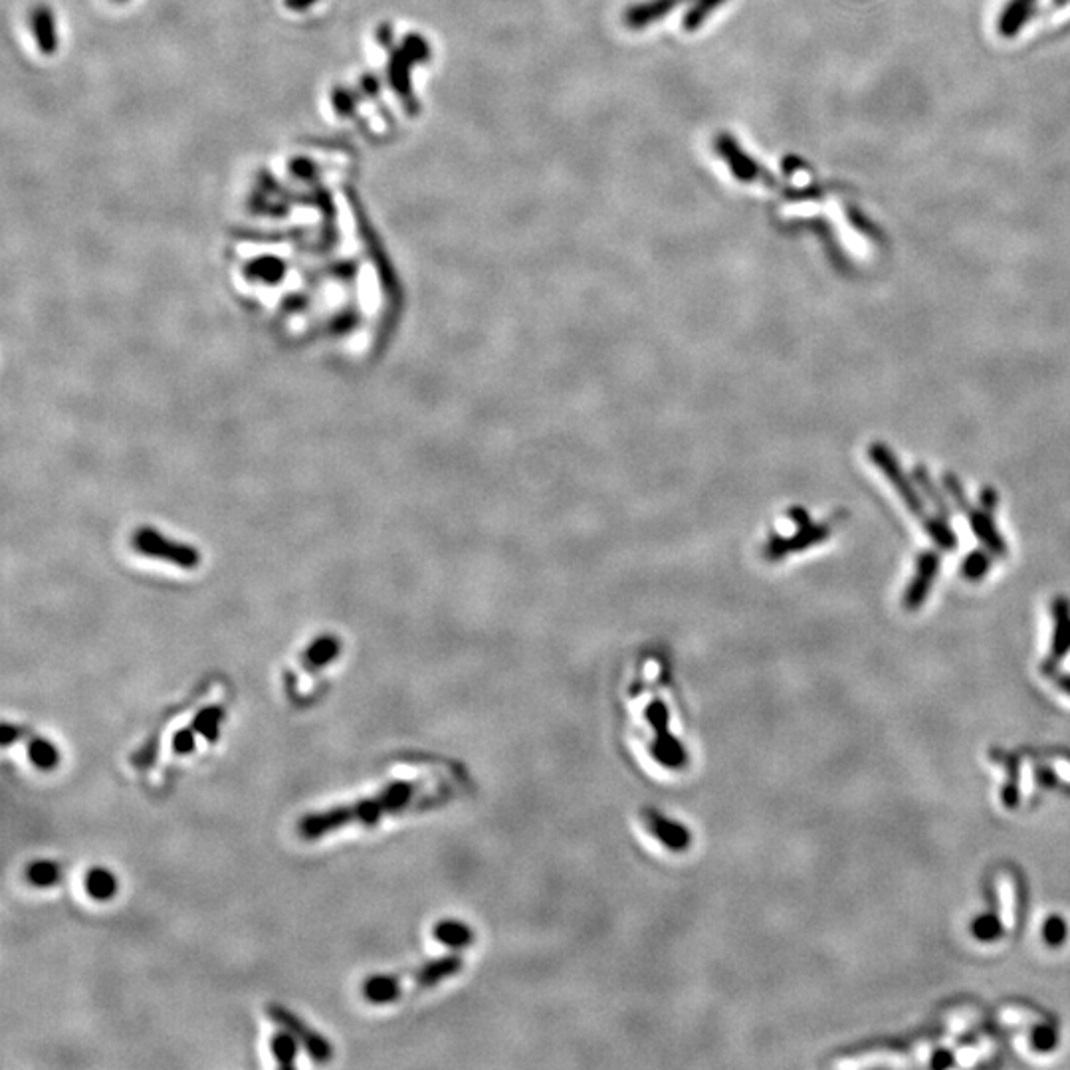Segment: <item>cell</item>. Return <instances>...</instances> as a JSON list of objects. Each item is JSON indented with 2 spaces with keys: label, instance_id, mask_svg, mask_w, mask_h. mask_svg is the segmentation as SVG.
<instances>
[{
  "label": "cell",
  "instance_id": "cell-1",
  "mask_svg": "<svg viewBox=\"0 0 1070 1070\" xmlns=\"http://www.w3.org/2000/svg\"><path fill=\"white\" fill-rule=\"evenodd\" d=\"M421 791V781H393L373 797L306 815L298 825V833L306 841H318L347 825H375L385 815H395L415 807Z\"/></svg>",
  "mask_w": 1070,
  "mask_h": 1070
},
{
  "label": "cell",
  "instance_id": "cell-2",
  "mask_svg": "<svg viewBox=\"0 0 1070 1070\" xmlns=\"http://www.w3.org/2000/svg\"><path fill=\"white\" fill-rule=\"evenodd\" d=\"M868 456L870 460L878 466V470L890 480L892 488L898 492V496L902 498V502L908 506V510L918 518V520H926L928 514H926V506H924V500L922 496L916 492L914 484L906 478V474L902 472L896 456L892 454L890 448H886L884 444H872L868 448Z\"/></svg>",
  "mask_w": 1070,
  "mask_h": 1070
},
{
  "label": "cell",
  "instance_id": "cell-3",
  "mask_svg": "<svg viewBox=\"0 0 1070 1070\" xmlns=\"http://www.w3.org/2000/svg\"><path fill=\"white\" fill-rule=\"evenodd\" d=\"M646 718L654 730V744H652L654 757L670 769L682 767L686 763V751L674 740V736L668 730L666 706L660 700H652L646 708Z\"/></svg>",
  "mask_w": 1070,
  "mask_h": 1070
},
{
  "label": "cell",
  "instance_id": "cell-4",
  "mask_svg": "<svg viewBox=\"0 0 1070 1070\" xmlns=\"http://www.w3.org/2000/svg\"><path fill=\"white\" fill-rule=\"evenodd\" d=\"M266 1013L268 1017L278 1023L282 1029H286L288 1033H292L296 1037L298 1043L304 1045V1049L308 1051V1055L316 1061V1063H327L331 1057H333V1049L331 1045L325 1041V1037L316 1033L314 1029H310L298 1015H294L292 1011H288L286 1007L282 1005H268L266 1007Z\"/></svg>",
  "mask_w": 1070,
  "mask_h": 1070
},
{
  "label": "cell",
  "instance_id": "cell-5",
  "mask_svg": "<svg viewBox=\"0 0 1070 1070\" xmlns=\"http://www.w3.org/2000/svg\"><path fill=\"white\" fill-rule=\"evenodd\" d=\"M0 738H2V746H10L12 742H24L28 748V759L42 771L54 769L60 761L58 748L50 740L30 732L28 728L4 722Z\"/></svg>",
  "mask_w": 1070,
  "mask_h": 1070
},
{
  "label": "cell",
  "instance_id": "cell-6",
  "mask_svg": "<svg viewBox=\"0 0 1070 1070\" xmlns=\"http://www.w3.org/2000/svg\"><path fill=\"white\" fill-rule=\"evenodd\" d=\"M940 573V555L934 553V551H924L922 555H918L916 559V571H914V577L904 593V607L908 611H916L918 607L924 605V601L928 599L932 587H934V581Z\"/></svg>",
  "mask_w": 1070,
  "mask_h": 1070
},
{
  "label": "cell",
  "instance_id": "cell-7",
  "mask_svg": "<svg viewBox=\"0 0 1070 1070\" xmlns=\"http://www.w3.org/2000/svg\"><path fill=\"white\" fill-rule=\"evenodd\" d=\"M1053 619H1055V635H1053V648L1043 664L1045 676H1051L1057 672V664L1069 654L1070 650V603L1069 599L1059 597L1053 603Z\"/></svg>",
  "mask_w": 1070,
  "mask_h": 1070
},
{
  "label": "cell",
  "instance_id": "cell-8",
  "mask_svg": "<svg viewBox=\"0 0 1070 1070\" xmlns=\"http://www.w3.org/2000/svg\"><path fill=\"white\" fill-rule=\"evenodd\" d=\"M642 819L648 827V831L662 843L666 845L670 851L674 853H680V851H686L688 845H690V833L686 827L666 819L664 815H660L656 809H644L642 811Z\"/></svg>",
  "mask_w": 1070,
  "mask_h": 1070
},
{
  "label": "cell",
  "instance_id": "cell-9",
  "mask_svg": "<svg viewBox=\"0 0 1070 1070\" xmlns=\"http://www.w3.org/2000/svg\"><path fill=\"white\" fill-rule=\"evenodd\" d=\"M965 514V518L969 520V526L973 530L975 537L997 557H1005L1007 555V543L1005 539L1001 537V534L997 532L993 520H991V514L985 512L983 508L981 510H975L969 506L967 500H963L962 504L958 506Z\"/></svg>",
  "mask_w": 1070,
  "mask_h": 1070
},
{
  "label": "cell",
  "instance_id": "cell-10",
  "mask_svg": "<svg viewBox=\"0 0 1070 1070\" xmlns=\"http://www.w3.org/2000/svg\"><path fill=\"white\" fill-rule=\"evenodd\" d=\"M361 991L365 999L375 1005L391 1003L403 995L397 975H373L361 985Z\"/></svg>",
  "mask_w": 1070,
  "mask_h": 1070
},
{
  "label": "cell",
  "instance_id": "cell-11",
  "mask_svg": "<svg viewBox=\"0 0 1070 1070\" xmlns=\"http://www.w3.org/2000/svg\"><path fill=\"white\" fill-rule=\"evenodd\" d=\"M434 936L438 942L450 948H464L472 942V930L458 920H442L434 926Z\"/></svg>",
  "mask_w": 1070,
  "mask_h": 1070
},
{
  "label": "cell",
  "instance_id": "cell-12",
  "mask_svg": "<svg viewBox=\"0 0 1070 1070\" xmlns=\"http://www.w3.org/2000/svg\"><path fill=\"white\" fill-rule=\"evenodd\" d=\"M86 890L94 900L106 902L117 892V878L107 868H92L86 876Z\"/></svg>",
  "mask_w": 1070,
  "mask_h": 1070
},
{
  "label": "cell",
  "instance_id": "cell-13",
  "mask_svg": "<svg viewBox=\"0 0 1070 1070\" xmlns=\"http://www.w3.org/2000/svg\"><path fill=\"white\" fill-rule=\"evenodd\" d=\"M991 757L1007 767V787L1003 789V803L1007 809H1015L1019 805V761L1013 755H1003L1001 751H993Z\"/></svg>",
  "mask_w": 1070,
  "mask_h": 1070
},
{
  "label": "cell",
  "instance_id": "cell-14",
  "mask_svg": "<svg viewBox=\"0 0 1070 1070\" xmlns=\"http://www.w3.org/2000/svg\"><path fill=\"white\" fill-rule=\"evenodd\" d=\"M224 718V708L222 706H209V708H203L195 718H193V730L197 734H201L207 742L214 744L218 740V732H220V722Z\"/></svg>",
  "mask_w": 1070,
  "mask_h": 1070
},
{
  "label": "cell",
  "instance_id": "cell-15",
  "mask_svg": "<svg viewBox=\"0 0 1070 1070\" xmlns=\"http://www.w3.org/2000/svg\"><path fill=\"white\" fill-rule=\"evenodd\" d=\"M60 874L62 870L54 860H34L26 868V880L38 888L54 886L60 880Z\"/></svg>",
  "mask_w": 1070,
  "mask_h": 1070
},
{
  "label": "cell",
  "instance_id": "cell-16",
  "mask_svg": "<svg viewBox=\"0 0 1070 1070\" xmlns=\"http://www.w3.org/2000/svg\"><path fill=\"white\" fill-rule=\"evenodd\" d=\"M946 520L948 518H944L940 514L934 516V518H926L924 520V530L940 549L956 551L958 549V537L954 534V530L948 526Z\"/></svg>",
  "mask_w": 1070,
  "mask_h": 1070
},
{
  "label": "cell",
  "instance_id": "cell-17",
  "mask_svg": "<svg viewBox=\"0 0 1070 1070\" xmlns=\"http://www.w3.org/2000/svg\"><path fill=\"white\" fill-rule=\"evenodd\" d=\"M337 654H339V641L335 637H321L306 650L304 664L308 668H321L329 664Z\"/></svg>",
  "mask_w": 1070,
  "mask_h": 1070
},
{
  "label": "cell",
  "instance_id": "cell-18",
  "mask_svg": "<svg viewBox=\"0 0 1070 1070\" xmlns=\"http://www.w3.org/2000/svg\"><path fill=\"white\" fill-rule=\"evenodd\" d=\"M1031 4H1033V0H1011L1009 2L1007 10H1005V14L1001 18V32L1005 36L1015 34L1023 26V22L1031 14Z\"/></svg>",
  "mask_w": 1070,
  "mask_h": 1070
},
{
  "label": "cell",
  "instance_id": "cell-19",
  "mask_svg": "<svg viewBox=\"0 0 1070 1070\" xmlns=\"http://www.w3.org/2000/svg\"><path fill=\"white\" fill-rule=\"evenodd\" d=\"M270 1047H272V1053L278 1061L280 1067H292L294 1061H296V1051H298V1041L292 1033H288L286 1029H282L280 1033H276L270 1041Z\"/></svg>",
  "mask_w": 1070,
  "mask_h": 1070
},
{
  "label": "cell",
  "instance_id": "cell-20",
  "mask_svg": "<svg viewBox=\"0 0 1070 1070\" xmlns=\"http://www.w3.org/2000/svg\"><path fill=\"white\" fill-rule=\"evenodd\" d=\"M914 482L924 490V494H926V496L930 498V502L936 506L938 514L944 516V518H948V516H950V510H948V506H946L942 494L934 488V484H932V480H930V476H928V472H926L924 466H916V470H914Z\"/></svg>",
  "mask_w": 1070,
  "mask_h": 1070
},
{
  "label": "cell",
  "instance_id": "cell-21",
  "mask_svg": "<svg viewBox=\"0 0 1070 1070\" xmlns=\"http://www.w3.org/2000/svg\"><path fill=\"white\" fill-rule=\"evenodd\" d=\"M973 936L981 942H995L1001 936V922L995 912L983 914L973 922Z\"/></svg>",
  "mask_w": 1070,
  "mask_h": 1070
},
{
  "label": "cell",
  "instance_id": "cell-22",
  "mask_svg": "<svg viewBox=\"0 0 1070 1070\" xmlns=\"http://www.w3.org/2000/svg\"><path fill=\"white\" fill-rule=\"evenodd\" d=\"M989 567H991V561H989L987 553L973 551L963 561L962 575L967 581H979V579H983L987 575Z\"/></svg>",
  "mask_w": 1070,
  "mask_h": 1070
},
{
  "label": "cell",
  "instance_id": "cell-23",
  "mask_svg": "<svg viewBox=\"0 0 1070 1070\" xmlns=\"http://www.w3.org/2000/svg\"><path fill=\"white\" fill-rule=\"evenodd\" d=\"M1043 938L1051 948H1059L1067 940V922L1061 916H1051L1043 924Z\"/></svg>",
  "mask_w": 1070,
  "mask_h": 1070
},
{
  "label": "cell",
  "instance_id": "cell-24",
  "mask_svg": "<svg viewBox=\"0 0 1070 1070\" xmlns=\"http://www.w3.org/2000/svg\"><path fill=\"white\" fill-rule=\"evenodd\" d=\"M1057 1041H1059L1057 1031H1055V1027H1049V1025L1035 1027V1031H1033V1035H1031V1043H1033V1047H1035L1037 1051H1043V1053L1053 1051V1049L1057 1047Z\"/></svg>",
  "mask_w": 1070,
  "mask_h": 1070
},
{
  "label": "cell",
  "instance_id": "cell-25",
  "mask_svg": "<svg viewBox=\"0 0 1070 1070\" xmlns=\"http://www.w3.org/2000/svg\"><path fill=\"white\" fill-rule=\"evenodd\" d=\"M195 730L193 728H183L179 730L175 736H173V749L179 753V755H189L193 749H195Z\"/></svg>",
  "mask_w": 1070,
  "mask_h": 1070
},
{
  "label": "cell",
  "instance_id": "cell-26",
  "mask_svg": "<svg viewBox=\"0 0 1070 1070\" xmlns=\"http://www.w3.org/2000/svg\"><path fill=\"white\" fill-rule=\"evenodd\" d=\"M979 498H981V508H983L985 512L993 514L995 508H997V494H995V490H993V488H983Z\"/></svg>",
  "mask_w": 1070,
  "mask_h": 1070
},
{
  "label": "cell",
  "instance_id": "cell-27",
  "mask_svg": "<svg viewBox=\"0 0 1070 1070\" xmlns=\"http://www.w3.org/2000/svg\"><path fill=\"white\" fill-rule=\"evenodd\" d=\"M952 1063H954V1057H952L948 1051H940L938 1055H934L932 1067H936V1069H944V1067H950Z\"/></svg>",
  "mask_w": 1070,
  "mask_h": 1070
},
{
  "label": "cell",
  "instance_id": "cell-28",
  "mask_svg": "<svg viewBox=\"0 0 1070 1070\" xmlns=\"http://www.w3.org/2000/svg\"><path fill=\"white\" fill-rule=\"evenodd\" d=\"M1051 676H1055L1057 686H1059L1065 694H1069L1070 696V674H1057V672H1055V674H1051Z\"/></svg>",
  "mask_w": 1070,
  "mask_h": 1070
}]
</instances>
